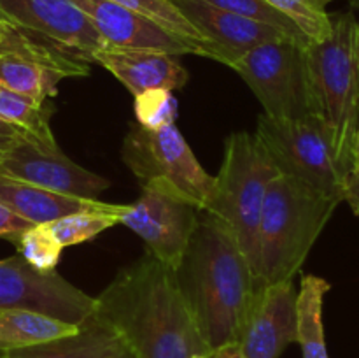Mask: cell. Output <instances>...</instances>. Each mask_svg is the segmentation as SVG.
I'll return each mask as SVG.
<instances>
[{
    "label": "cell",
    "instance_id": "26",
    "mask_svg": "<svg viewBox=\"0 0 359 358\" xmlns=\"http://www.w3.org/2000/svg\"><path fill=\"white\" fill-rule=\"evenodd\" d=\"M133 111H135L137 125L156 130L175 125L179 104L174 91L154 88L133 97Z\"/></svg>",
    "mask_w": 359,
    "mask_h": 358
},
{
    "label": "cell",
    "instance_id": "3",
    "mask_svg": "<svg viewBox=\"0 0 359 358\" xmlns=\"http://www.w3.org/2000/svg\"><path fill=\"white\" fill-rule=\"evenodd\" d=\"M339 204L287 175L272 179L258 225L263 284L293 281Z\"/></svg>",
    "mask_w": 359,
    "mask_h": 358
},
{
    "label": "cell",
    "instance_id": "18",
    "mask_svg": "<svg viewBox=\"0 0 359 358\" xmlns=\"http://www.w3.org/2000/svg\"><path fill=\"white\" fill-rule=\"evenodd\" d=\"M123 339L95 312L72 336L16 350H0V358H104L119 347Z\"/></svg>",
    "mask_w": 359,
    "mask_h": 358
},
{
    "label": "cell",
    "instance_id": "9",
    "mask_svg": "<svg viewBox=\"0 0 359 358\" xmlns=\"http://www.w3.org/2000/svg\"><path fill=\"white\" fill-rule=\"evenodd\" d=\"M83 53L6 23L0 42V86L37 100L53 98L67 77L88 76Z\"/></svg>",
    "mask_w": 359,
    "mask_h": 358
},
{
    "label": "cell",
    "instance_id": "4",
    "mask_svg": "<svg viewBox=\"0 0 359 358\" xmlns=\"http://www.w3.org/2000/svg\"><path fill=\"white\" fill-rule=\"evenodd\" d=\"M277 175L279 171L258 137L248 132L231 133L224 142L223 164L214 175L212 193L203 209L230 228L262 284L258 225L266 188Z\"/></svg>",
    "mask_w": 359,
    "mask_h": 358
},
{
    "label": "cell",
    "instance_id": "22",
    "mask_svg": "<svg viewBox=\"0 0 359 358\" xmlns=\"http://www.w3.org/2000/svg\"><path fill=\"white\" fill-rule=\"evenodd\" d=\"M111 2L119 4V6L126 7L130 11L142 14V16L149 18L154 23L163 27L170 34L177 35V37L184 39V41L191 42V44L198 46L202 49L203 56L212 58L217 62L216 49L200 35V32L189 23L184 18V14L172 4V0H111Z\"/></svg>",
    "mask_w": 359,
    "mask_h": 358
},
{
    "label": "cell",
    "instance_id": "1",
    "mask_svg": "<svg viewBox=\"0 0 359 358\" xmlns=\"http://www.w3.org/2000/svg\"><path fill=\"white\" fill-rule=\"evenodd\" d=\"M95 312L119 333L135 358L209 357L174 270L144 253L95 297Z\"/></svg>",
    "mask_w": 359,
    "mask_h": 358
},
{
    "label": "cell",
    "instance_id": "17",
    "mask_svg": "<svg viewBox=\"0 0 359 358\" xmlns=\"http://www.w3.org/2000/svg\"><path fill=\"white\" fill-rule=\"evenodd\" d=\"M0 202L18 216L30 221L32 225L51 223L69 214L86 213V211L112 213L119 220L125 209V206H119V204H107L98 199H79V197L51 192L41 186L6 178V175H0Z\"/></svg>",
    "mask_w": 359,
    "mask_h": 358
},
{
    "label": "cell",
    "instance_id": "32",
    "mask_svg": "<svg viewBox=\"0 0 359 358\" xmlns=\"http://www.w3.org/2000/svg\"><path fill=\"white\" fill-rule=\"evenodd\" d=\"M104 358H135V354H133V351L130 350L125 343H123L121 346L116 347L112 353H109L107 357H104Z\"/></svg>",
    "mask_w": 359,
    "mask_h": 358
},
{
    "label": "cell",
    "instance_id": "31",
    "mask_svg": "<svg viewBox=\"0 0 359 358\" xmlns=\"http://www.w3.org/2000/svg\"><path fill=\"white\" fill-rule=\"evenodd\" d=\"M209 358H248V357H245L244 351H242L241 344L230 343L217 347V350H214L212 353L209 354Z\"/></svg>",
    "mask_w": 359,
    "mask_h": 358
},
{
    "label": "cell",
    "instance_id": "6",
    "mask_svg": "<svg viewBox=\"0 0 359 358\" xmlns=\"http://www.w3.org/2000/svg\"><path fill=\"white\" fill-rule=\"evenodd\" d=\"M255 135L279 174L344 202V185L356 164L340 151L332 128L321 116L277 121L262 114Z\"/></svg>",
    "mask_w": 359,
    "mask_h": 358
},
{
    "label": "cell",
    "instance_id": "28",
    "mask_svg": "<svg viewBox=\"0 0 359 358\" xmlns=\"http://www.w3.org/2000/svg\"><path fill=\"white\" fill-rule=\"evenodd\" d=\"M34 225L30 221L23 220L21 216H18L16 213L9 209L7 206H4L0 202V237L7 239L11 242H16L28 228H32Z\"/></svg>",
    "mask_w": 359,
    "mask_h": 358
},
{
    "label": "cell",
    "instance_id": "14",
    "mask_svg": "<svg viewBox=\"0 0 359 358\" xmlns=\"http://www.w3.org/2000/svg\"><path fill=\"white\" fill-rule=\"evenodd\" d=\"M186 20L216 49L217 62L230 67L251 49L273 41H294L284 32L259 21L238 16L203 0H172ZM302 44V42H298ZM309 46V44H304Z\"/></svg>",
    "mask_w": 359,
    "mask_h": 358
},
{
    "label": "cell",
    "instance_id": "23",
    "mask_svg": "<svg viewBox=\"0 0 359 358\" xmlns=\"http://www.w3.org/2000/svg\"><path fill=\"white\" fill-rule=\"evenodd\" d=\"M273 9L287 18L309 42H321L330 37L333 16L326 11V0H266Z\"/></svg>",
    "mask_w": 359,
    "mask_h": 358
},
{
    "label": "cell",
    "instance_id": "8",
    "mask_svg": "<svg viewBox=\"0 0 359 358\" xmlns=\"http://www.w3.org/2000/svg\"><path fill=\"white\" fill-rule=\"evenodd\" d=\"M121 158L140 185L165 181L200 211L205 209L214 175L203 171L175 125L149 130L133 123L123 140Z\"/></svg>",
    "mask_w": 359,
    "mask_h": 358
},
{
    "label": "cell",
    "instance_id": "27",
    "mask_svg": "<svg viewBox=\"0 0 359 358\" xmlns=\"http://www.w3.org/2000/svg\"><path fill=\"white\" fill-rule=\"evenodd\" d=\"M203 2H209L212 6L221 7V9L238 14V16L249 18V20L277 28V30L284 32L302 44H311L309 39L284 14L273 9L266 0H203Z\"/></svg>",
    "mask_w": 359,
    "mask_h": 358
},
{
    "label": "cell",
    "instance_id": "2",
    "mask_svg": "<svg viewBox=\"0 0 359 358\" xmlns=\"http://www.w3.org/2000/svg\"><path fill=\"white\" fill-rule=\"evenodd\" d=\"M174 276L210 353L238 343L263 284L223 221L200 213Z\"/></svg>",
    "mask_w": 359,
    "mask_h": 358
},
{
    "label": "cell",
    "instance_id": "25",
    "mask_svg": "<svg viewBox=\"0 0 359 358\" xmlns=\"http://www.w3.org/2000/svg\"><path fill=\"white\" fill-rule=\"evenodd\" d=\"M14 246L18 248V255L41 272L56 270L63 251V246L56 241L48 225H34L14 242Z\"/></svg>",
    "mask_w": 359,
    "mask_h": 358
},
{
    "label": "cell",
    "instance_id": "12",
    "mask_svg": "<svg viewBox=\"0 0 359 358\" xmlns=\"http://www.w3.org/2000/svg\"><path fill=\"white\" fill-rule=\"evenodd\" d=\"M0 175L91 200H97L111 186L105 178L70 160L60 147L46 150L28 135L18 139L0 157Z\"/></svg>",
    "mask_w": 359,
    "mask_h": 358
},
{
    "label": "cell",
    "instance_id": "34",
    "mask_svg": "<svg viewBox=\"0 0 359 358\" xmlns=\"http://www.w3.org/2000/svg\"><path fill=\"white\" fill-rule=\"evenodd\" d=\"M4 27H6V23H4L2 20H0V42H2V35H4Z\"/></svg>",
    "mask_w": 359,
    "mask_h": 358
},
{
    "label": "cell",
    "instance_id": "30",
    "mask_svg": "<svg viewBox=\"0 0 359 358\" xmlns=\"http://www.w3.org/2000/svg\"><path fill=\"white\" fill-rule=\"evenodd\" d=\"M23 135H27L23 130H20L18 126H14L13 123L0 118V157H2V154Z\"/></svg>",
    "mask_w": 359,
    "mask_h": 358
},
{
    "label": "cell",
    "instance_id": "36",
    "mask_svg": "<svg viewBox=\"0 0 359 358\" xmlns=\"http://www.w3.org/2000/svg\"><path fill=\"white\" fill-rule=\"evenodd\" d=\"M193 358H209V357H203V354H196V357H193Z\"/></svg>",
    "mask_w": 359,
    "mask_h": 358
},
{
    "label": "cell",
    "instance_id": "11",
    "mask_svg": "<svg viewBox=\"0 0 359 358\" xmlns=\"http://www.w3.org/2000/svg\"><path fill=\"white\" fill-rule=\"evenodd\" d=\"M95 297L56 270L41 272L20 255L0 260V309H28L81 325L95 314Z\"/></svg>",
    "mask_w": 359,
    "mask_h": 358
},
{
    "label": "cell",
    "instance_id": "19",
    "mask_svg": "<svg viewBox=\"0 0 359 358\" xmlns=\"http://www.w3.org/2000/svg\"><path fill=\"white\" fill-rule=\"evenodd\" d=\"M79 325L28 309H0V350L34 346L72 336Z\"/></svg>",
    "mask_w": 359,
    "mask_h": 358
},
{
    "label": "cell",
    "instance_id": "16",
    "mask_svg": "<svg viewBox=\"0 0 359 358\" xmlns=\"http://www.w3.org/2000/svg\"><path fill=\"white\" fill-rule=\"evenodd\" d=\"M93 63L104 67L135 97L154 88L181 90L189 79L177 55L147 49L105 48L93 53Z\"/></svg>",
    "mask_w": 359,
    "mask_h": 358
},
{
    "label": "cell",
    "instance_id": "24",
    "mask_svg": "<svg viewBox=\"0 0 359 358\" xmlns=\"http://www.w3.org/2000/svg\"><path fill=\"white\" fill-rule=\"evenodd\" d=\"M119 220L112 213H97V211H86V213L69 214L65 218L46 223L56 241L67 248V246H76L81 242H86L100 235L107 228L118 225Z\"/></svg>",
    "mask_w": 359,
    "mask_h": 358
},
{
    "label": "cell",
    "instance_id": "21",
    "mask_svg": "<svg viewBox=\"0 0 359 358\" xmlns=\"http://www.w3.org/2000/svg\"><path fill=\"white\" fill-rule=\"evenodd\" d=\"M55 104L51 98L37 100L0 86V118L23 130L35 144L46 150H58L51 130Z\"/></svg>",
    "mask_w": 359,
    "mask_h": 358
},
{
    "label": "cell",
    "instance_id": "7",
    "mask_svg": "<svg viewBox=\"0 0 359 358\" xmlns=\"http://www.w3.org/2000/svg\"><path fill=\"white\" fill-rule=\"evenodd\" d=\"M305 49L293 41L266 42L230 65L256 95L266 118L294 121L321 116Z\"/></svg>",
    "mask_w": 359,
    "mask_h": 358
},
{
    "label": "cell",
    "instance_id": "13",
    "mask_svg": "<svg viewBox=\"0 0 359 358\" xmlns=\"http://www.w3.org/2000/svg\"><path fill=\"white\" fill-rule=\"evenodd\" d=\"M109 48L147 49L170 55H200L202 49L170 34L149 18L111 0H72Z\"/></svg>",
    "mask_w": 359,
    "mask_h": 358
},
{
    "label": "cell",
    "instance_id": "15",
    "mask_svg": "<svg viewBox=\"0 0 359 358\" xmlns=\"http://www.w3.org/2000/svg\"><path fill=\"white\" fill-rule=\"evenodd\" d=\"M297 295L293 281L265 284L258 291L238 339L248 358H279L297 343Z\"/></svg>",
    "mask_w": 359,
    "mask_h": 358
},
{
    "label": "cell",
    "instance_id": "10",
    "mask_svg": "<svg viewBox=\"0 0 359 358\" xmlns=\"http://www.w3.org/2000/svg\"><path fill=\"white\" fill-rule=\"evenodd\" d=\"M202 211L165 181L142 183V195L125 206L119 223L135 232L146 251L168 269H177Z\"/></svg>",
    "mask_w": 359,
    "mask_h": 358
},
{
    "label": "cell",
    "instance_id": "35",
    "mask_svg": "<svg viewBox=\"0 0 359 358\" xmlns=\"http://www.w3.org/2000/svg\"><path fill=\"white\" fill-rule=\"evenodd\" d=\"M356 6H358V9H359V0H356ZM356 21H358V27H359V18H356Z\"/></svg>",
    "mask_w": 359,
    "mask_h": 358
},
{
    "label": "cell",
    "instance_id": "33",
    "mask_svg": "<svg viewBox=\"0 0 359 358\" xmlns=\"http://www.w3.org/2000/svg\"><path fill=\"white\" fill-rule=\"evenodd\" d=\"M356 167H359V123H358V132H356Z\"/></svg>",
    "mask_w": 359,
    "mask_h": 358
},
{
    "label": "cell",
    "instance_id": "20",
    "mask_svg": "<svg viewBox=\"0 0 359 358\" xmlns=\"http://www.w3.org/2000/svg\"><path fill=\"white\" fill-rule=\"evenodd\" d=\"M330 288L323 277L312 274L302 277L297 295V343L304 358H330L323 326V302Z\"/></svg>",
    "mask_w": 359,
    "mask_h": 358
},
{
    "label": "cell",
    "instance_id": "5",
    "mask_svg": "<svg viewBox=\"0 0 359 358\" xmlns=\"http://www.w3.org/2000/svg\"><path fill=\"white\" fill-rule=\"evenodd\" d=\"M321 118L340 151L356 164L359 123V27L353 13L335 14L330 37L305 49Z\"/></svg>",
    "mask_w": 359,
    "mask_h": 358
},
{
    "label": "cell",
    "instance_id": "29",
    "mask_svg": "<svg viewBox=\"0 0 359 358\" xmlns=\"http://www.w3.org/2000/svg\"><path fill=\"white\" fill-rule=\"evenodd\" d=\"M344 200L359 218V167H354L347 175L346 185H344Z\"/></svg>",
    "mask_w": 359,
    "mask_h": 358
}]
</instances>
